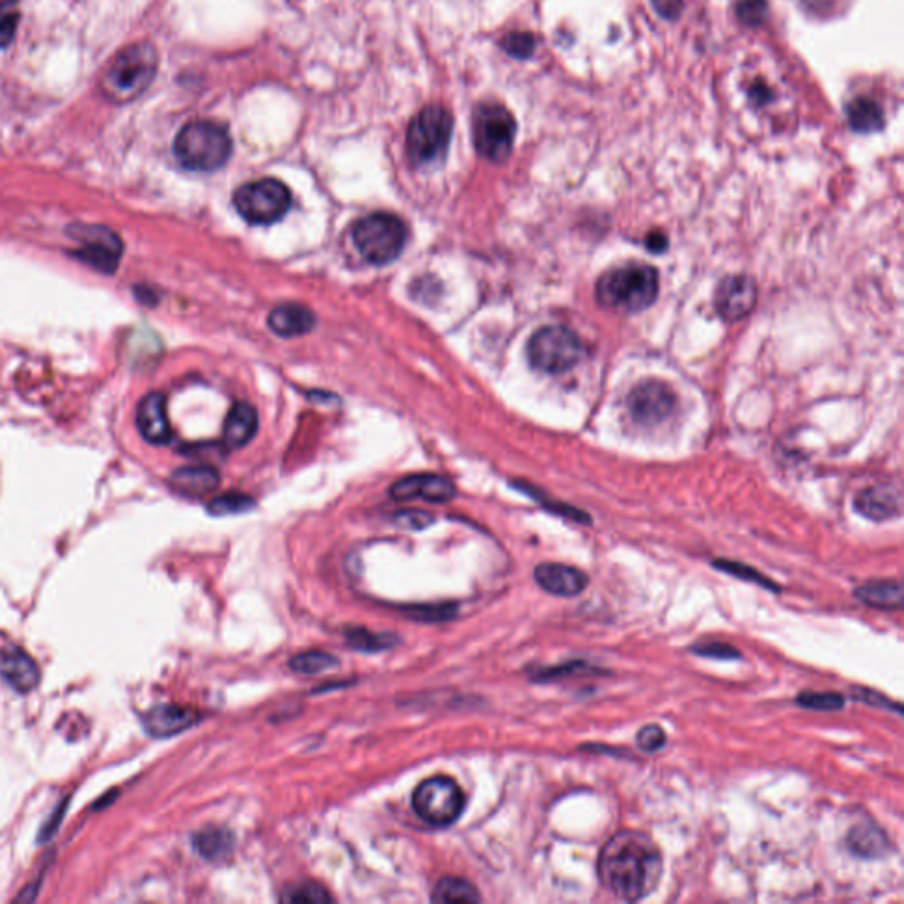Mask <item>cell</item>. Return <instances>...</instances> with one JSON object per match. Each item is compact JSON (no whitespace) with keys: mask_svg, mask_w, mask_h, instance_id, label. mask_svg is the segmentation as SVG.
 Segmentation results:
<instances>
[{"mask_svg":"<svg viewBox=\"0 0 904 904\" xmlns=\"http://www.w3.org/2000/svg\"><path fill=\"white\" fill-rule=\"evenodd\" d=\"M667 732L659 724H647L636 733V746L644 753H658L667 746Z\"/></svg>","mask_w":904,"mask_h":904,"instance_id":"cell-37","label":"cell"},{"mask_svg":"<svg viewBox=\"0 0 904 904\" xmlns=\"http://www.w3.org/2000/svg\"><path fill=\"white\" fill-rule=\"evenodd\" d=\"M653 8L662 19L675 20L684 10V0H652Z\"/></svg>","mask_w":904,"mask_h":904,"instance_id":"cell-42","label":"cell"},{"mask_svg":"<svg viewBox=\"0 0 904 904\" xmlns=\"http://www.w3.org/2000/svg\"><path fill=\"white\" fill-rule=\"evenodd\" d=\"M136 426L142 437L155 445H164L172 439V426L167 414V398L161 392H149L136 408Z\"/></svg>","mask_w":904,"mask_h":904,"instance_id":"cell-15","label":"cell"},{"mask_svg":"<svg viewBox=\"0 0 904 904\" xmlns=\"http://www.w3.org/2000/svg\"><path fill=\"white\" fill-rule=\"evenodd\" d=\"M797 704L802 709L816 710V712H838L846 705V696L841 693H816V691H802L797 696Z\"/></svg>","mask_w":904,"mask_h":904,"instance_id":"cell-30","label":"cell"},{"mask_svg":"<svg viewBox=\"0 0 904 904\" xmlns=\"http://www.w3.org/2000/svg\"><path fill=\"white\" fill-rule=\"evenodd\" d=\"M853 508L871 522H887L900 516L901 493L892 485L871 486L855 497Z\"/></svg>","mask_w":904,"mask_h":904,"instance_id":"cell-19","label":"cell"},{"mask_svg":"<svg viewBox=\"0 0 904 904\" xmlns=\"http://www.w3.org/2000/svg\"><path fill=\"white\" fill-rule=\"evenodd\" d=\"M846 844L853 855L866 860L885 857L891 850V841L885 832L871 820L858 821L857 826H853L846 835Z\"/></svg>","mask_w":904,"mask_h":904,"instance_id":"cell-20","label":"cell"},{"mask_svg":"<svg viewBox=\"0 0 904 904\" xmlns=\"http://www.w3.org/2000/svg\"><path fill=\"white\" fill-rule=\"evenodd\" d=\"M233 206L247 223L271 224L289 212L292 193L278 179H258L233 193Z\"/></svg>","mask_w":904,"mask_h":904,"instance_id":"cell-8","label":"cell"},{"mask_svg":"<svg viewBox=\"0 0 904 904\" xmlns=\"http://www.w3.org/2000/svg\"><path fill=\"white\" fill-rule=\"evenodd\" d=\"M848 122L853 131L857 133H875L885 124V115L880 105L871 98L853 99L846 108Z\"/></svg>","mask_w":904,"mask_h":904,"instance_id":"cell-25","label":"cell"},{"mask_svg":"<svg viewBox=\"0 0 904 904\" xmlns=\"http://www.w3.org/2000/svg\"><path fill=\"white\" fill-rule=\"evenodd\" d=\"M258 431V414L249 403H235L224 420L223 440L230 449H241L252 442Z\"/></svg>","mask_w":904,"mask_h":904,"instance_id":"cell-22","label":"cell"},{"mask_svg":"<svg viewBox=\"0 0 904 904\" xmlns=\"http://www.w3.org/2000/svg\"><path fill=\"white\" fill-rule=\"evenodd\" d=\"M691 652L699 656V658L721 659V661L742 658L738 648L724 644V642H701V644L693 645Z\"/></svg>","mask_w":904,"mask_h":904,"instance_id":"cell-35","label":"cell"},{"mask_svg":"<svg viewBox=\"0 0 904 904\" xmlns=\"http://www.w3.org/2000/svg\"><path fill=\"white\" fill-rule=\"evenodd\" d=\"M431 900L435 903H479L480 895L471 881L463 878L445 877L435 887Z\"/></svg>","mask_w":904,"mask_h":904,"instance_id":"cell-27","label":"cell"},{"mask_svg":"<svg viewBox=\"0 0 904 904\" xmlns=\"http://www.w3.org/2000/svg\"><path fill=\"white\" fill-rule=\"evenodd\" d=\"M196 852L207 860H221L227 857L233 848V838L229 830L220 827H207L196 832L193 838Z\"/></svg>","mask_w":904,"mask_h":904,"instance_id":"cell-26","label":"cell"},{"mask_svg":"<svg viewBox=\"0 0 904 904\" xmlns=\"http://www.w3.org/2000/svg\"><path fill=\"white\" fill-rule=\"evenodd\" d=\"M408 615L412 619H419V621L425 622L445 621L449 616L454 615V607H445V604H440V607H417L412 608L408 611Z\"/></svg>","mask_w":904,"mask_h":904,"instance_id":"cell-41","label":"cell"},{"mask_svg":"<svg viewBox=\"0 0 904 904\" xmlns=\"http://www.w3.org/2000/svg\"><path fill=\"white\" fill-rule=\"evenodd\" d=\"M230 131L216 121H193L179 131L173 155L192 172H216L232 158Z\"/></svg>","mask_w":904,"mask_h":904,"instance_id":"cell-3","label":"cell"},{"mask_svg":"<svg viewBox=\"0 0 904 904\" xmlns=\"http://www.w3.org/2000/svg\"><path fill=\"white\" fill-rule=\"evenodd\" d=\"M315 326H317V317L313 315L311 309L298 306V304H283L272 309L269 315V327L278 337H303L313 331Z\"/></svg>","mask_w":904,"mask_h":904,"instance_id":"cell-24","label":"cell"},{"mask_svg":"<svg viewBox=\"0 0 904 904\" xmlns=\"http://www.w3.org/2000/svg\"><path fill=\"white\" fill-rule=\"evenodd\" d=\"M668 241L664 233H648L647 247L648 252L662 253L667 252Z\"/></svg>","mask_w":904,"mask_h":904,"instance_id":"cell-43","label":"cell"},{"mask_svg":"<svg viewBox=\"0 0 904 904\" xmlns=\"http://www.w3.org/2000/svg\"><path fill=\"white\" fill-rule=\"evenodd\" d=\"M198 721L200 713L182 705H159L144 716L145 730L158 738L186 732Z\"/></svg>","mask_w":904,"mask_h":904,"instance_id":"cell-18","label":"cell"},{"mask_svg":"<svg viewBox=\"0 0 904 904\" xmlns=\"http://www.w3.org/2000/svg\"><path fill=\"white\" fill-rule=\"evenodd\" d=\"M350 647L357 648L359 652H380L391 647V634H374L364 630H352L346 633Z\"/></svg>","mask_w":904,"mask_h":904,"instance_id":"cell-33","label":"cell"},{"mask_svg":"<svg viewBox=\"0 0 904 904\" xmlns=\"http://www.w3.org/2000/svg\"><path fill=\"white\" fill-rule=\"evenodd\" d=\"M20 22L19 0H0V48L10 47Z\"/></svg>","mask_w":904,"mask_h":904,"instance_id":"cell-32","label":"cell"},{"mask_svg":"<svg viewBox=\"0 0 904 904\" xmlns=\"http://www.w3.org/2000/svg\"><path fill=\"white\" fill-rule=\"evenodd\" d=\"M659 272L644 261H627L611 267L597 280L596 297L604 308L639 313L650 308L659 297Z\"/></svg>","mask_w":904,"mask_h":904,"instance_id":"cell-2","label":"cell"},{"mask_svg":"<svg viewBox=\"0 0 904 904\" xmlns=\"http://www.w3.org/2000/svg\"><path fill=\"white\" fill-rule=\"evenodd\" d=\"M532 368L546 375L567 374L585 357V345L564 326H546L532 334L527 346Z\"/></svg>","mask_w":904,"mask_h":904,"instance_id":"cell-7","label":"cell"},{"mask_svg":"<svg viewBox=\"0 0 904 904\" xmlns=\"http://www.w3.org/2000/svg\"><path fill=\"white\" fill-rule=\"evenodd\" d=\"M662 853L647 834L622 830L599 855L597 872L602 887L622 901H639L661 883Z\"/></svg>","mask_w":904,"mask_h":904,"instance_id":"cell-1","label":"cell"},{"mask_svg":"<svg viewBox=\"0 0 904 904\" xmlns=\"http://www.w3.org/2000/svg\"><path fill=\"white\" fill-rule=\"evenodd\" d=\"M391 497L396 500L423 499L433 504H443L456 497V488L448 477L417 474L398 480L391 488Z\"/></svg>","mask_w":904,"mask_h":904,"instance_id":"cell-14","label":"cell"},{"mask_svg":"<svg viewBox=\"0 0 904 904\" xmlns=\"http://www.w3.org/2000/svg\"><path fill=\"white\" fill-rule=\"evenodd\" d=\"M158 52L150 42H135L113 57L101 78V89L113 101H133L155 80Z\"/></svg>","mask_w":904,"mask_h":904,"instance_id":"cell-4","label":"cell"},{"mask_svg":"<svg viewBox=\"0 0 904 904\" xmlns=\"http://www.w3.org/2000/svg\"><path fill=\"white\" fill-rule=\"evenodd\" d=\"M712 565L713 569L723 571V573L730 574V576H735V578L742 579V582L755 583V585H760V587L769 588L772 593H781V587H779L778 583L767 578L758 569L750 567V565L726 559L713 560Z\"/></svg>","mask_w":904,"mask_h":904,"instance_id":"cell-29","label":"cell"},{"mask_svg":"<svg viewBox=\"0 0 904 904\" xmlns=\"http://www.w3.org/2000/svg\"><path fill=\"white\" fill-rule=\"evenodd\" d=\"M289 667L298 675H318V673L338 667V659L323 650H309V652L297 653L290 659Z\"/></svg>","mask_w":904,"mask_h":904,"instance_id":"cell-28","label":"cell"},{"mask_svg":"<svg viewBox=\"0 0 904 904\" xmlns=\"http://www.w3.org/2000/svg\"><path fill=\"white\" fill-rule=\"evenodd\" d=\"M0 676L14 691L27 695L38 687L41 673L36 661L27 652L19 647H10L0 650Z\"/></svg>","mask_w":904,"mask_h":904,"instance_id":"cell-17","label":"cell"},{"mask_svg":"<svg viewBox=\"0 0 904 904\" xmlns=\"http://www.w3.org/2000/svg\"><path fill=\"white\" fill-rule=\"evenodd\" d=\"M220 482V474L215 466L209 465L182 466L170 477L173 490L186 497H204V494L212 493Z\"/></svg>","mask_w":904,"mask_h":904,"instance_id":"cell-21","label":"cell"},{"mask_svg":"<svg viewBox=\"0 0 904 904\" xmlns=\"http://www.w3.org/2000/svg\"><path fill=\"white\" fill-rule=\"evenodd\" d=\"M676 406V394L667 382L648 378L627 396L631 417L644 426H656L668 419Z\"/></svg>","mask_w":904,"mask_h":904,"instance_id":"cell-12","label":"cell"},{"mask_svg":"<svg viewBox=\"0 0 904 904\" xmlns=\"http://www.w3.org/2000/svg\"><path fill=\"white\" fill-rule=\"evenodd\" d=\"M452 126L448 108L439 103L423 108L406 133V152L412 163L426 167L442 161L451 144Z\"/></svg>","mask_w":904,"mask_h":904,"instance_id":"cell-6","label":"cell"},{"mask_svg":"<svg viewBox=\"0 0 904 904\" xmlns=\"http://www.w3.org/2000/svg\"><path fill=\"white\" fill-rule=\"evenodd\" d=\"M281 901L290 904H326L332 903L334 897L322 885L313 883V881H306V883H301V885L289 887L281 894Z\"/></svg>","mask_w":904,"mask_h":904,"instance_id":"cell-31","label":"cell"},{"mask_svg":"<svg viewBox=\"0 0 904 904\" xmlns=\"http://www.w3.org/2000/svg\"><path fill=\"white\" fill-rule=\"evenodd\" d=\"M857 601L875 610L897 611L904 607V587L900 579H877L855 588Z\"/></svg>","mask_w":904,"mask_h":904,"instance_id":"cell-23","label":"cell"},{"mask_svg":"<svg viewBox=\"0 0 904 904\" xmlns=\"http://www.w3.org/2000/svg\"><path fill=\"white\" fill-rule=\"evenodd\" d=\"M406 239V224L389 212L366 216L352 230V241L361 257L374 266H386L396 260L405 249Z\"/></svg>","mask_w":904,"mask_h":904,"instance_id":"cell-5","label":"cell"},{"mask_svg":"<svg viewBox=\"0 0 904 904\" xmlns=\"http://www.w3.org/2000/svg\"><path fill=\"white\" fill-rule=\"evenodd\" d=\"M588 670L587 662L583 661H571L565 662V664H560L557 668H546V670H541V672H537L534 675V681L536 682H555L560 681V679H564V676L574 675V673H582Z\"/></svg>","mask_w":904,"mask_h":904,"instance_id":"cell-40","label":"cell"},{"mask_svg":"<svg viewBox=\"0 0 904 904\" xmlns=\"http://www.w3.org/2000/svg\"><path fill=\"white\" fill-rule=\"evenodd\" d=\"M70 235L78 243L73 257L96 271L113 274L122 257V241L113 230L101 224H73Z\"/></svg>","mask_w":904,"mask_h":904,"instance_id":"cell-11","label":"cell"},{"mask_svg":"<svg viewBox=\"0 0 904 904\" xmlns=\"http://www.w3.org/2000/svg\"><path fill=\"white\" fill-rule=\"evenodd\" d=\"M736 13L744 24L756 27V25L763 24L765 16L769 13V5H767V0H741L736 5Z\"/></svg>","mask_w":904,"mask_h":904,"instance_id":"cell-38","label":"cell"},{"mask_svg":"<svg viewBox=\"0 0 904 904\" xmlns=\"http://www.w3.org/2000/svg\"><path fill=\"white\" fill-rule=\"evenodd\" d=\"M537 585L557 597H576L585 593L590 583L587 573L582 569L565 564H541L534 571Z\"/></svg>","mask_w":904,"mask_h":904,"instance_id":"cell-16","label":"cell"},{"mask_svg":"<svg viewBox=\"0 0 904 904\" xmlns=\"http://www.w3.org/2000/svg\"><path fill=\"white\" fill-rule=\"evenodd\" d=\"M758 303V284L747 274H730L721 280L713 295L719 317L728 322H738L755 311Z\"/></svg>","mask_w":904,"mask_h":904,"instance_id":"cell-13","label":"cell"},{"mask_svg":"<svg viewBox=\"0 0 904 904\" xmlns=\"http://www.w3.org/2000/svg\"><path fill=\"white\" fill-rule=\"evenodd\" d=\"M253 505H255V502L246 494L227 493L210 502L209 513L215 514V516H227V514L244 513Z\"/></svg>","mask_w":904,"mask_h":904,"instance_id":"cell-34","label":"cell"},{"mask_svg":"<svg viewBox=\"0 0 904 904\" xmlns=\"http://www.w3.org/2000/svg\"><path fill=\"white\" fill-rule=\"evenodd\" d=\"M412 804L423 820L435 827L452 826L465 809V795L451 778H429L415 789Z\"/></svg>","mask_w":904,"mask_h":904,"instance_id":"cell-10","label":"cell"},{"mask_svg":"<svg viewBox=\"0 0 904 904\" xmlns=\"http://www.w3.org/2000/svg\"><path fill=\"white\" fill-rule=\"evenodd\" d=\"M502 48L514 59H528L536 50V39L528 33H511L502 41Z\"/></svg>","mask_w":904,"mask_h":904,"instance_id":"cell-36","label":"cell"},{"mask_svg":"<svg viewBox=\"0 0 904 904\" xmlns=\"http://www.w3.org/2000/svg\"><path fill=\"white\" fill-rule=\"evenodd\" d=\"M516 138V119L504 105L482 103L474 113V144L482 158L502 163L511 156Z\"/></svg>","mask_w":904,"mask_h":904,"instance_id":"cell-9","label":"cell"},{"mask_svg":"<svg viewBox=\"0 0 904 904\" xmlns=\"http://www.w3.org/2000/svg\"><path fill=\"white\" fill-rule=\"evenodd\" d=\"M852 696L853 699L871 705V707H877V709L894 710L900 716L903 713V707L900 704H895V701L881 695L878 691L867 689V687H853Z\"/></svg>","mask_w":904,"mask_h":904,"instance_id":"cell-39","label":"cell"}]
</instances>
